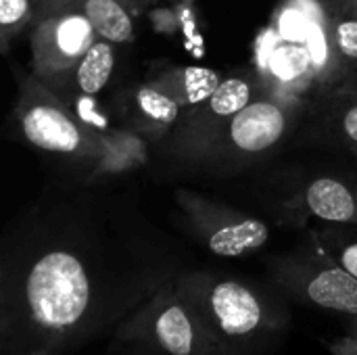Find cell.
Segmentation results:
<instances>
[{"instance_id":"22","label":"cell","mask_w":357,"mask_h":355,"mask_svg":"<svg viewBox=\"0 0 357 355\" xmlns=\"http://www.w3.org/2000/svg\"><path fill=\"white\" fill-rule=\"evenodd\" d=\"M75 0H46L40 8H38V13H36V21L38 19H42L44 15H48L50 10H56V8H63V6H69V4H73ZM33 21V23H36Z\"/></svg>"},{"instance_id":"21","label":"cell","mask_w":357,"mask_h":355,"mask_svg":"<svg viewBox=\"0 0 357 355\" xmlns=\"http://www.w3.org/2000/svg\"><path fill=\"white\" fill-rule=\"evenodd\" d=\"M107 355H159L155 352H149L144 347H138V345H115V343H109V352Z\"/></svg>"},{"instance_id":"6","label":"cell","mask_w":357,"mask_h":355,"mask_svg":"<svg viewBox=\"0 0 357 355\" xmlns=\"http://www.w3.org/2000/svg\"><path fill=\"white\" fill-rule=\"evenodd\" d=\"M180 207L195 241L215 257H247L270 243V226L255 216L188 192L180 195Z\"/></svg>"},{"instance_id":"20","label":"cell","mask_w":357,"mask_h":355,"mask_svg":"<svg viewBox=\"0 0 357 355\" xmlns=\"http://www.w3.org/2000/svg\"><path fill=\"white\" fill-rule=\"evenodd\" d=\"M326 349L331 352V355H357V339L354 335L345 333L341 337L328 339Z\"/></svg>"},{"instance_id":"11","label":"cell","mask_w":357,"mask_h":355,"mask_svg":"<svg viewBox=\"0 0 357 355\" xmlns=\"http://www.w3.org/2000/svg\"><path fill=\"white\" fill-rule=\"evenodd\" d=\"M303 207L326 224H356L357 195L341 180L318 178L303 195Z\"/></svg>"},{"instance_id":"26","label":"cell","mask_w":357,"mask_h":355,"mask_svg":"<svg viewBox=\"0 0 357 355\" xmlns=\"http://www.w3.org/2000/svg\"><path fill=\"white\" fill-rule=\"evenodd\" d=\"M33 2H36V13H38V8H40V6H42V4H44L46 0H33Z\"/></svg>"},{"instance_id":"24","label":"cell","mask_w":357,"mask_h":355,"mask_svg":"<svg viewBox=\"0 0 357 355\" xmlns=\"http://www.w3.org/2000/svg\"><path fill=\"white\" fill-rule=\"evenodd\" d=\"M345 333L354 335V337L357 339V316H354V318H347V320H345Z\"/></svg>"},{"instance_id":"8","label":"cell","mask_w":357,"mask_h":355,"mask_svg":"<svg viewBox=\"0 0 357 355\" xmlns=\"http://www.w3.org/2000/svg\"><path fill=\"white\" fill-rule=\"evenodd\" d=\"M287 111L270 100H253L224 126L228 146L241 155H259L270 151L287 132Z\"/></svg>"},{"instance_id":"5","label":"cell","mask_w":357,"mask_h":355,"mask_svg":"<svg viewBox=\"0 0 357 355\" xmlns=\"http://www.w3.org/2000/svg\"><path fill=\"white\" fill-rule=\"evenodd\" d=\"M17 119L23 140L40 151L73 159L109 155L107 140L79 121L65 107L63 98L36 75L21 88Z\"/></svg>"},{"instance_id":"10","label":"cell","mask_w":357,"mask_h":355,"mask_svg":"<svg viewBox=\"0 0 357 355\" xmlns=\"http://www.w3.org/2000/svg\"><path fill=\"white\" fill-rule=\"evenodd\" d=\"M115 69V44L107 40H96L86 54L59 80L46 84L54 92L67 90L77 96L98 94L111 80Z\"/></svg>"},{"instance_id":"9","label":"cell","mask_w":357,"mask_h":355,"mask_svg":"<svg viewBox=\"0 0 357 355\" xmlns=\"http://www.w3.org/2000/svg\"><path fill=\"white\" fill-rule=\"evenodd\" d=\"M253 82L247 77H228L213 90V94L192 109L188 126L197 136H213L215 128H224L234 115H238L245 107H249L255 98Z\"/></svg>"},{"instance_id":"25","label":"cell","mask_w":357,"mask_h":355,"mask_svg":"<svg viewBox=\"0 0 357 355\" xmlns=\"http://www.w3.org/2000/svg\"><path fill=\"white\" fill-rule=\"evenodd\" d=\"M15 355H52V354H46V352H23V354H15Z\"/></svg>"},{"instance_id":"12","label":"cell","mask_w":357,"mask_h":355,"mask_svg":"<svg viewBox=\"0 0 357 355\" xmlns=\"http://www.w3.org/2000/svg\"><path fill=\"white\" fill-rule=\"evenodd\" d=\"M222 75L209 67H174L157 75L151 84L167 92L182 109H195L205 103L213 90L222 84Z\"/></svg>"},{"instance_id":"17","label":"cell","mask_w":357,"mask_h":355,"mask_svg":"<svg viewBox=\"0 0 357 355\" xmlns=\"http://www.w3.org/2000/svg\"><path fill=\"white\" fill-rule=\"evenodd\" d=\"M335 56L345 65L357 67V17L335 13L326 19Z\"/></svg>"},{"instance_id":"2","label":"cell","mask_w":357,"mask_h":355,"mask_svg":"<svg viewBox=\"0 0 357 355\" xmlns=\"http://www.w3.org/2000/svg\"><path fill=\"white\" fill-rule=\"evenodd\" d=\"M176 289L203 316L222 355H276L289 333L287 297L238 276L182 268Z\"/></svg>"},{"instance_id":"23","label":"cell","mask_w":357,"mask_h":355,"mask_svg":"<svg viewBox=\"0 0 357 355\" xmlns=\"http://www.w3.org/2000/svg\"><path fill=\"white\" fill-rule=\"evenodd\" d=\"M337 13H345V15H354V17H357V0H341Z\"/></svg>"},{"instance_id":"1","label":"cell","mask_w":357,"mask_h":355,"mask_svg":"<svg viewBox=\"0 0 357 355\" xmlns=\"http://www.w3.org/2000/svg\"><path fill=\"white\" fill-rule=\"evenodd\" d=\"M182 268L178 249L134 213L98 201L40 203L2 236L0 352L84 349Z\"/></svg>"},{"instance_id":"18","label":"cell","mask_w":357,"mask_h":355,"mask_svg":"<svg viewBox=\"0 0 357 355\" xmlns=\"http://www.w3.org/2000/svg\"><path fill=\"white\" fill-rule=\"evenodd\" d=\"M36 21L33 0H0V46L8 50L10 40L29 23Z\"/></svg>"},{"instance_id":"4","label":"cell","mask_w":357,"mask_h":355,"mask_svg":"<svg viewBox=\"0 0 357 355\" xmlns=\"http://www.w3.org/2000/svg\"><path fill=\"white\" fill-rule=\"evenodd\" d=\"M268 278L289 301L345 318L357 316V278L341 268L314 236L295 253L274 257L268 264Z\"/></svg>"},{"instance_id":"16","label":"cell","mask_w":357,"mask_h":355,"mask_svg":"<svg viewBox=\"0 0 357 355\" xmlns=\"http://www.w3.org/2000/svg\"><path fill=\"white\" fill-rule=\"evenodd\" d=\"M314 65V56L307 44L284 42L270 54V71L280 82H295L305 75Z\"/></svg>"},{"instance_id":"15","label":"cell","mask_w":357,"mask_h":355,"mask_svg":"<svg viewBox=\"0 0 357 355\" xmlns=\"http://www.w3.org/2000/svg\"><path fill=\"white\" fill-rule=\"evenodd\" d=\"M134 105L138 113L144 117V121H149L151 126H159V128L174 126L180 119V111H182V107L167 92L153 86L151 82L136 90Z\"/></svg>"},{"instance_id":"7","label":"cell","mask_w":357,"mask_h":355,"mask_svg":"<svg viewBox=\"0 0 357 355\" xmlns=\"http://www.w3.org/2000/svg\"><path fill=\"white\" fill-rule=\"evenodd\" d=\"M98 40L88 17L75 6L50 10L33 23L31 69L38 80L50 84L65 75Z\"/></svg>"},{"instance_id":"14","label":"cell","mask_w":357,"mask_h":355,"mask_svg":"<svg viewBox=\"0 0 357 355\" xmlns=\"http://www.w3.org/2000/svg\"><path fill=\"white\" fill-rule=\"evenodd\" d=\"M357 226L356 224H333V228L314 232L316 243L354 278H357Z\"/></svg>"},{"instance_id":"3","label":"cell","mask_w":357,"mask_h":355,"mask_svg":"<svg viewBox=\"0 0 357 355\" xmlns=\"http://www.w3.org/2000/svg\"><path fill=\"white\" fill-rule=\"evenodd\" d=\"M115 345H138L159 355H222L203 316L174 280L155 291L111 335Z\"/></svg>"},{"instance_id":"13","label":"cell","mask_w":357,"mask_h":355,"mask_svg":"<svg viewBox=\"0 0 357 355\" xmlns=\"http://www.w3.org/2000/svg\"><path fill=\"white\" fill-rule=\"evenodd\" d=\"M69 6L79 8L88 17L100 40L113 44H128L134 40V19L126 0H75Z\"/></svg>"},{"instance_id":"19","label":"cell","mask_w":357,"mask_h":355,"mask_svg":"<svg viewBox=\"0 0 357 355\" xmlns=\"http://www.w3.org/2000/svg\"><path fill=\"white\" fill-rule=\"evenodd\" d=\"M337 119H339V132L343 134V138L357 149V100L345 105Z\"/></svg>"}]
</instances>
